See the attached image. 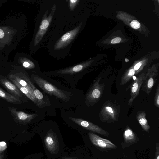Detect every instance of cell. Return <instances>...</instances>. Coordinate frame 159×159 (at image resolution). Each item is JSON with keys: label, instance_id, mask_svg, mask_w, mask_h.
I'll return each mask as SVG.
<instances>
[{"label": "cell", "instance_id": "cell-29", "mask_svg": "<svg viewBox=\"0 0 159 159\" xmlns=\"http://www.w3.org/2000/svg\"><path fill=\"white\" fill-rule=\"evenodd\" d=\"M125 61L126 62H127L128 61H129V60H128V59H125Z\"/></svg>", "mask_w": 159, "mask_h": 159}, {"label": "cell", "instance_id": "cell-30", "mask_svg": "<svg viewBox=\"0 0 159 159\" xmlns=\"http://www.w3.org/2000/svg\"><path fill=\"white\" fill-rule=\"evenodd\" d=\"M74 159L73 158H67L66 159Z\"/></svg>", "mask_w": 159, "mask_h": 159}, {"label": "cell", "instance_id": "cell-17", "mask_svg": "<svg viewBox=\"0 0 159 159\" xmlns=\"http://www.w3.org/2000/svg\"><path fill=\"white\" fill-rule=\"evenodd\" d=\"M146 113L144 111L138 112L136 115V118L143 130L148 132L150 126L148 125L146 118Z\"/></svg>", "mask_w": 159, "mask_h": 159}, {"label": "cell", "instance_id": "cell-9", "mask_svg": "<svg viewBox=\"0 0 159 159\" xmlns=\"http://www.w3.org/2000/svg\"><path fill=\"white\" fill-rule=\"evenodd\" d=\"M44 143L48 150L52 154L57 153L59 149L57 136L52 131L48 132L44 139Z\"/></svg>", "mask_w": 159, "mask_h": 159}, {"label": "cell", "instance_id": "cell-10", "mask_svg": "<svg viewBox=\"0 0 159 159\" xmlns=\"http://www.w3.org/2000/svg\"><path fill=\"white\" fill-rule=\"evenodd\" d=\"M145 75H139L133 81L131 86V97L129 100L128 104L131 105L133 101L138 96L143 82Z\"/></svg>", "mask_w": 159, "mask_h": 159}, {"label": "cell", "instance_id": "cell-12", "mask_svg": "<svg viewBox=\"0 0 159 159\" xmlns=\"http://www.w3.org/2000/svg\"><path fill=\"white\" fill-rule=\"evenodd\" d=\"M21 77L27 81L32 88L37 100V106L39 108H42L46 106L47 103L45 101L43 95L34 85L30 79L25 75H22Z\"/></svg>", "mask_w": 159, "mask_h": 159}, {"label": "cell", "instance_id": "cell-28", "mask_svg": "<svg viewBox=\"0 0 159 159\" xmlns=\"http://www.w3.org/2000/svg\"><path fill=\"white\" fill-rule=\"evenodd\" d=\"M4 157V155L3 153L0 154V159H3Z\"/></svg>", "mask_w": 159, "mask_h": 159}, {"label": "cell", "instance_id": "cell-14", "mask_svg": "<svg viewBox=\"0 0 159 159\" xmlns=\"http://www.w3.org/2000/svg\"><path fill=\"white\" fill-rule=\"evenodd\" d=\"M0 83L13 96L18 98L22 97V93L6 77L0 76Z\"/></svg>", "mask_w": 159, "mask_h": 159}, {"label": "cell", "instance_id": "cell-27", "mask_svg": "<svg viewBox=\"0 0 159 159\" xmlns=\"http://www.w3.org/2000/svg\"><path fill=\"white\" fill-rule=\"evenodd\" d=\"M5 35V34L3 31L1 29H0V39L3 38Z\"/></svg>", "mask_w": 159, "mask_h": 159}, {"label": "cell", "instance_id": "cell-22", "mask_svg": "<svg viewBox=\"0 0 159 159\" xmlns=\"http://www.w3.org/2000/svg\"><path fill=\"white\" fill-rule=\"evenodd\" d=\"M131 26L132 28L134 29H137L140 26V23L136 20H133L130 23Z\"/></svg>", "mask_w": 159, "mask_h": 159}, {"label": "cell", "instance_id": "cell-3", "mask_svg": "<svg viewBox=\"0 0 159 159\" xmlns=\"http://www.w3.org/2000/svg\"><path fill=\"white\" fill-rule=\"evenodd\" d=\"M55 10V7L54 5L52 7L51 11L49 15H48V11L44 15L34 39L35 46L39 44L46 33L52 20Z\"/></svg>", "mask_w": 159, "mask_h": 159}, {"label": "cell", "instance_id": "cell-6", "mask_svg": "<svg viewBox=\"0 0 159 159\" xmlns=\"http://www.w3.org/2000/svg\"><path fill=\"white\" fill-rule=\"evenodd\" d=\"M70 119L73 122L86 130L105 136L109 135V133L107 131L92 123L79 118L71 117H70Z\"/></svg>", "mask_w": 159, "mask_h": 159}, {"label": "cell", "instance_id": "cell-13", "mask_svg": "<svg viewBox=\"0 0 159 159\" xmlns=\"http://www.w3.org/2000/svg\"><path fill=\"white\" fill-rule=\"evenodd\" d=\"M157 74L154 71H150L145 75L142 86L143 90L149 94L151 89L157 80Z\"/></svg>", "mask_w": 159, "mask_h": 159}, {"label": "cell", "instance_id": "cell-15", "mask_svg": "<svg viewBox=\"0 0 159 159\" xmlns=\"http://www.w3.org/2000/svg\"><path fill=\"white\" fill-rule=\"evenodd\" d=\"M0 98L9 103L14 104H20L22 103V101L19 98L7 93L1 87H0Z\"/></svg>", "mask_w": 159, "mask_h": 159}, {"label": "cell", "instance_id": "cell-2", "mask_svg": "<svg viewBox=\"0 0 159 159\" xmlns=\"http://www.w3.org/2000/svg\"><path fill=\"white\" fill-rule=\"evenodd\" d=\"M119 108L114 103H105L101 108L100 113V117L102 122H112L118 120Z\"/></svg>", "mask_w": 159, "mask_h": 159}, {"label": "cell", "instance_id": "cell-4", "mask_svg": "<svg viewBox=\"0 0 159 159\" xmlns=\"http://www.w3.org/2000/svg\"><path fill=\"white\" fill-rule=\"evenodd\" d=\"M82 27V23H80L75 28L64 34L56 43L54 49L60 50L69 45L80 32Z\"/></svg>", "mask_w": 159, "mask_h": 159}, {"label": "cell", "instance_id": "cell-18", "mask_svg": "<svg viewBox=\"0 0 159 159\" xmlns=\"http://www.w3.org/2000/svg\"><path fill=\"white\" fill-rule=\"evenodd\" d=\"M13 83L19 89L20 91L29 98L37 106V104L36 99L30 93L28 90L23 86H22L18 83L13 80H11Z\"/></svg>", "mask_w": 159, "mask_h": 159}, {"label": "cell", "instance_id": "cell-26", "mask_svg": "<svg viewBox=\"0 0 159 159\" xmlns=\"http://www.w3.org/2000/svg\"><path fill=\"white\" fill-rule=\"evenodd\" d=\"M121 40V38L120 37H116L114 38L111 41V43L112 44H115L119 43Z\"/></svg>", "mask_w": 159, "mask_h": 159}, {"label": "cell", "instance_id": "cell-7", "mask_svg": "<svg viewBox=\"0 0 159 159\" xmlns=\"http://www.w3.org/2000/svg\"><path fill=\"white\" fill-rule=\"evenodd\" d=\"M91 142L100 149L105 151L116 148L117 146L110 141L103 138L92 132L88 134Z\"/></svg>", "mask_w": 159, "mask_h": 159}, {"label": "cell", "instance_id": "cell-25", "mask_svg": "<svg viewBox=\"0 0 159 159\" xmlns=\"http://www.w3.org/2000/svg\"><path fill=\"white\" fill-rule=\"evenodd\" d=\"M155 155V159H159V144H156Z\"/></svg>", "mask_w": 159, "mask_h": 159}, {"label": "cell", "instance_id": "cell-1", "mask_svg": "<svg viewBox=\"0 0 159 159\" xmlns=\"http://www.w3.org/2000/svg\"><path fill=\"white\" fill-rule=\"evenodd\" d=\"M31 78L33 81L46 93L54 96L61 100L66 101L69 99L68 94L49 83L42 77L34 75Z\"/></svg>", "mask_w": 159, "mask_h": 159}, {"label": "cell", "instance_id": "cell-24", "mask_svg": "<svg viewBox=\"0 0 159 159\" xmlns=\"http://www.w3.org/2000/svg\"><path fill=\"white\" fill-rule=\"evenodd\" d=\"M141 66V63L138 62L135 64L134 67L133 68L135 70V75L139 72L140 70L139 69L140 68Z\"/></svg>", "mask_w": 159, "mask_h": 159}, {"label": "cell", "instance_id": "cell-21", "mask_svg": "<svg viewBox=\"0 0 159 159\" xmlns=\"http://www.w3.org/2000/svg\"><path fill=\"white\" fill-rule=\"evenodd\" d=\"M69 4L70 10H73L75 7L77 3L80 1L79 0H69Z\"/></svg>", "mask_w": 159, "mask_h": 159}, {"label": "cell", "instance_id": "cell-23", "mask_svg": "<svg viewBox=\"0 0 159 159\" xmlns=\"http://www.w3.org/2000/svg\"><path fill=\"white\" fill-rule=\"evenodd\" d=\"M7 148L6 143L3 141L0 142V154L3 153Z\"/></svg>", "mask_w": 159, "mask_h": 159}, {"label": "cell", "instance_id": "cell-20", "mask_svg": "<svg viewBox=\"0 0 159 159\" xmlns=\"http://www.w3.org/2000/svg\"><path fill=\"white\" fill-rule=\"evenodd\" d=\"M154 103L155 105L158 108L159 107V87H157L155 96L154 98Z\"/></svg>", "mask_w": 159, "mask_h": 159}, {"label": "cell", "instance_id": "cell-19", "mask_svg": "<svg viewBox=\"0 0 159 159\" xmlns=\"http://www.w3.org/2000/svg\"><path fill=\"white\" fill-rule=\"evenodd\" d=\"M21 63L23 67L28 69H33L36 67V64L28 58L23 59L21 60Z\"/></svg>", "mask_w": 159, "mask_h": 159}, {"label": "cell", "instance_id": "cell-16", "mask_svg": "<svg viewBox=\"0 0 159 159\" xmlns=\"http://www.w3.org/2000/svg\"><path fill=\"white\" fill-rule=\"evenodd\" d=\"M9 78L10 80H13L18 83L22 86L25 87L29 91L31 94L34 97L36 98L32 88L27 81L23 78L17 76L15 74H12L9 76Z\"/></svg>", "mask_w": 159, "mask_h": 159}, {"label": "cell", "instance_id": "cell-8", "mask_svg": "<svg viewBox=\"0 0 159 159\" xmlns=\"http://www.w3.org/2000/svg\"><path fill=\"white\" fill-rule=\"evenodd\" d=\"M7 109L15 120L21 124L30 122L37 116L36 114H29L17 111L15 107H8Z\"/></svg>", "mask_w": 159, "mask_h": 159}, {"label": "cell", "instance_id": "cell-5", "mask_svg": "<svg viewBox=\"0 0 159 159\" xmlns=\"http://www.w3.org/2000/svg\"><path fill=\"white\" fill-rule=\"evenodd\" d=\"M101 78L95 81L87 93L86 101L87 103H92L98 100L102 95L104 85L100 84Z\"/></svg>", "mask_w": 159, "mask_h": 159}, {"label": "cell", "instance_id": "cell-11", "mask_svg": "<svg viewBox=\"0 0 159 159\" xmlns=\"http://www.w3.org/2000/svg\"><path fill=\"white\" fill-rule=\"evenodd\" d=\"M124 141L121 143L123 148L128 147L138 142L139 139L136 134L127 126L123 134Z\"/></svg>", "mask_w": 159, "mask_h": 159}]
</instances>
